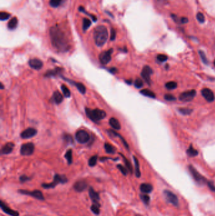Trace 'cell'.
I'll list each match as a JSON object with an SVG mask.
<instances>
[{"instance_id": "obj_1", "label": "cell", "mask_w": 215, "mask_h": 216, "mask_svg": "<svg viewBox=\"0 0 215 216\" xmlns=\"http://www.w3.org/2000/svg\"><path fill=\"white\" fill-rule=\"evenodd\" d=\"M49 35L52 46L57 51L66 52L70 49L69 39L58 25L52 27L49 30Z\"/></svg>"}, {"instance_id": "obj_2", "label": "cell", "mask_w": 215, "mask_h": 216, "mask_svg": "<svg viewBox=\"0 0 215 216\" xmlns=\"http://www.w3.org/2000/svg\"><path fill=\"white\" fill-rule=\"evenodd\" d=\"M109 37L107 29L103 25H99L94 29L93 31V39L95 44L98 47L103 46Z\"/></svg>"}, {"instance_id": "obj_3", "label": "cell", "mask_w": 215, "mask_h": 216, "mask_svg": "<svg viewBox=\"0 0 215 216\" xmlns=\"http://www.w3.org/2000/svg\"><path fill=\"white\" fill-rule=\"evenodd\" d=\"M85 112L87 116L93 122H98L106 116V113L99 109L91 110L87 107L85 108Z\"/></svg>"}, {"instance_id": "obj_4", "label": "cell", "mask_w": 215, "mask_h": 216, "mask_svg": "<svg viewBox=\"0 0 215 216\" xmlns=\"http://www.w3.org/2000/svg\"><path fill=\"white\" fill-rule=\"evenodd\" d=\"M68 181V179L64 176V175L56 174L54 178V180L52 183H43L42 186L45 189H50L55 188L59 183H65Z\"/></svg>"}, {"instance_id": "obj_5", "label": "cell", "mask_w": 215, "mask_h": 216, "mask_svg": "<svg viewBox=\"0 0 215 216\" xmlns=\"http://www.w3.org/2000/svg\"><path fill=\"white\" fill-rule=\"evenodd\" d=\"M189 170L194 180L199 185H204L205 183H208L206 179L202 176L193 166L191 165L189 166Z\"/></svg>"}, {"instance_id": "obj_6", "label": "cell", "mask_w": 215, "mask_h": 216, "mask_svg": "<svg viewBox=\"0 0 215 216\" xmlns=\"http://www.w3.org/2000/svg\"><path fill=\"white\" fill-rule=\"evenodd\" d=\"M75 138H76V140L79 143L83 144V143H86L89 141L90 135L87 131L83 130H80L76 131L75 135Z\"/></svg>"}, {"instance_id": "obj_7", "label": "cell", "mask_w": 215, "mask_h": 216, "mask_svg": "<svg viewBox=\"0 0 215 216\" xmlns=\"http://www.w3.org/2000/svg\"><path fill=\"white\" fill-rule=\"evenodd\" d=\"M196 95V91L195 90H190L183 92L180 94L179 99L183 102L191 101Z\"/></svg>"}, {"instance_id": "obj_8", "label": "cell", "mask_w": 215, "mask_h": 216, "mask_svg": "<svg viewBox=\"0 0 215 216\" xmlns=\"http://www.w3.org/2000/svg\"><path fill=\"white\" fill-rule=\"evenodd\" d=\"M153 71L152 69L149 66H144L141 73V75L144 80L149 85L151 84V75L153 74Z\"/></svg>"}, {"instance_id": "obj_9", "label": "cell", "mask_w": 215, "mask_h": 216, "mask_svg": "<svg viewBox=\"0 0 215 216\" xmlns=\"http://www.w3.org/2000/svg\"><path fill=\"white\" fill-rule=\"evenodd\" d=\"M164 195L166 200L169 203L176 207L179 206V199L176 194L170 190H165L164 191Z\"/></svg>"}, {"instance_id": "obj_10", "label": "cell", "mask_w": 215, "mask_h": 216, "mask_svg": "<svg viewBox=\"0 0 215 216\" xmlns=\"http://www.w3.org/2000/svg\"><path fill=\"white\" fill-rule=\"evenodd\" d=\"M113 52V49H110L107 51H103L99 55V61L102 64H108L112 58V54Z\"/></svg>"}, {"instance_id": "obj_11", "label": "cell", "mask_w": 215, "mask_h": 216, "mask_svg": "<svg viewBox=\"0 0 215 216\" xmlns=\"http://www.w3.org/2000/svg\"><path fill=\"white\" fill-rule=\"evenodd\" d=\"M35 150V146L32 143H26L22 145L20 148V154L22 156H30Z\"/></svg>"}, {"instance_id": "obj_12", "label": "cell", "mask_w": 215, "mask_h": 216, "mask_svg": "<svg viewBox=\"0 0 215 216\" xmlns=\"http://www.w3.org/2000/svg\"><path fill=\"white\" fill-rule=\"evenodd\" d=\"M18 192L20 193H22L23 195H29V196H31L37 200H44V197L43 195V193L40 191V190H34V191H28V190H18Z\"/></svg>"}, {"instance_id": "obj_13", "label": "cell", "mask_w": 215, "mask_h": 216, "mask_svg": "<svg viewBox=\"0 0 215 216\" xmlns=\"http://www.w3.org/2000/svg\"><path fill=\"white\" fill-rule=\"evenodd\" d=\"M201 94H202L203 97L209 102H212L215 99L213 92L208 88H204L202 89Z\"/></svg>"}, {"instance_id": "obj_14", "label": "cell", "mask_w": 215, "mask_h": 216, "mask_svg": "<svg viewBox=\"0 0 215 216\" xmlns=\"http://www.w3.org/2000/svg\"><path fill=\"white\" fill-rule=\"evenodd\" d=\"M37 131L35 128H28L27 129L25 130L21 133V137L23 139H30L35 135H36Z\"/></svg>"}, {"instance_id": "obj_15", "label": "cell", "mask_w": 215, "mask_h": 216, "mask_svg": "<svg viewBox=\"0 0 215 216\" xmlns=\"http://www.w3.org/2000/svg\"><path fill=\"white\" fill-rule=\"evenodd\" d=\"M29 64L32 69L34 70H40L43 68V63L41 60L35 58L32 59L29 61Z\"/></svg>"}, {"instance_id": "obj_16", "label": "cell", "mask_w": 215, "mask_h": 216, "mask_svg": "<svg viewBox=\"0 0 215 216\" xmlns=\"http://www.w3.org/2000/svg\"><path fill=\"white\" fill-rule=\"evenodd\" d=\"M87 187V183L85 181L80 180L75 183L73 186L74 190L78 192H82L84 191Z\"/></svg>"}, {"instance_id": "obj_17", "label": "cell", "mask_w": 215, "mask_h": 216, "mask_svg": "<svg viewBox=\"0 0 215 216\" xmlns=\"http://www.w3.org/2000/svg\"><path fill=\"white\" fill-rule=\"evenodd\" d=\"M0 204H1V208L5 213L11 216H19V213L17 211L9 208L5 204L3 203V201H1Z\"/></svg>"}, {"instance_id": "obj_18", "label": "cell", "mask_w": 215, "mask_h": 216, "mask_svg": "<svg viewBox=\"0 0 215 216\" xmlns=\"http://www.w3.org/2000/svg\"><path fill=\"white\" fill-rule=\"evenodd\" d=\"M88 193H89V196H90V198L93 201V203L99 204V200H100L99 194L97 192H95V190H94L93 188L92 187H90L89 188Z\"/></svg>"}, {"instance_id": "obj_19", "label": "cell", "mask_w": 215, "mask_h": 216, "mask_svg": "<svg viewBox=\"0 0 215 216\" xmlns=\"http://www.w3.org/2000/svg\"><path fill=\"white\" fill-rule=\"evenodd\" d=\"M15 145L13 142H8L3 146L2 148V154H10L14 148Z\"/></svg>"}, {"instance_id": "obj_20", "label": "cell", "mask_w": 215, "mask_h": 216, "mask_svg": "<svg viewBox=\"0 0 215 216\" xmlns=\"http://www.w3.org/2000/svg\"><path fill=\"white\" fill-rule=\"evenodd\" d=\"M140 189L142 193H149L152 192L153 188V186L150 183H143L140 185Z\"/></svg>"}, {"instance_id": "obj_21", "label": "cell", "mask_w": 215, "mask_h": 216, "mask_svg": "<svg viewBox=\"0 0 215 216\" xmlns=\"http://www.w3.org/2000/svg\"><path fill=\"white\" fill-rule=\"evenodd\" d=\"M52 99L56 104H59L63 101V96L59 91L57 90L54 92L52 96Z\"/></svg>"}, {"instance_id": "obj_22", "label": "cell", "mask_w": 215, "mask_h": 216, "mask_svg": "<svg viewBox=\"0 0 215 216\" xmlns=\"http://www.w3.org/2000/svg\"><path fill=\"white\" fill-rule=\"evenodd\" d=\"M62 70H63V69L61 68L56 67V68H55V69L47 71L45 74V77H53V76H56L58 74H59Z\"/></svg>"}, {"instance_id": "obj_23", "label": "cell", "mask_w": 215, "mask_h": 216, "mask_svg": "<svg viewBox=\"0 0 215 216\" xmlns=\"http://www.w3.org/2000/svg\"><path fill=\"white\" fill-rule=\"evenodd\" d=\"M18 19L17 17H13L8 23V28L9 30H14L18 26Z\"/></svg>"}, {"instance_id": "obj_24", "label": "cell", "mask_w": 215, "mask_h": 216, "mask_svg": "<svg viewBox=\"0 0 215 216\" xmlns=\"http://www.w3.org/2000/svg\"><path fill=\"white\" fill-rule=\"evenodd\" d=\"M109 125L114 130H120V127H121L119 121L115 118H111L109 119Z\"/></svg>"}, {"instance_id": "obj_25", "label": "cell", "mask_w": 215, "mask_h": 216, "mask_svg": "<svg viewBox=\"0 0 215 216\" xmlns=\"http://www.w3.org/2000/svg\"><path fill=\"white\" fill-rule=\"evenodd\" d=\"M140 93L142 94V95L144 96L148 97V98H150L155 99L156 98L155 93L153 92H152V90H149V89H143V90H141L140 91Z\"/></svg>"}, {"instance_id": "obj_26", "label": "cell", "mask_w": 215, "mask_h": 216, "mask_svg": "<svg viewBox=\"0 0 215 216\" xmlns=\"http://www.w3.org/2000/svg\"><path fill=\"white\" fill-rule=\"evenodd\" d=\"M134 159V167H135V174L137 178H140L141 177V172L140 169V163L138 159L135 157L133 156Z\"/></svg>"}, {"instance_id": "obj_27", "label": "cell", "mask_w": 215, "mask_h": 216, "mask_svg": "<svg viewBox=\"0 0 215 216\" xmlns=\"http://www.w3.org/2000/svg\"><path fill=\"white\" fill-rule=\"evenodd\" d=\"M108 132H109V134L112 135H114V136H116H116H117V137H119L120 138V139L122 140V142H123L124 145L125 146V147L127 148L128 149H129V145H128L127 142L124 139V138H123L121 135H119V134L118 133H117L116 131H114V130H108Z\"/></svg>"}, {"instance_id": "obj_28", "label": "cell", "mask_w": 215, "mask_h": 216, "mask_svg": "<svg viewBox=\"0 0 215 216\" xmlns=\"http://www.w3.org/2000/svg\"><path fill=\"white\" fill-rule=\"evenodd\" d=\"M199 152L198 151L195 149V148L193 147L192 145H191L189 147V148L187 150V154L188 155V156L193 157H196L198 155Z\"/></svg>"}, {"instance_id": "obj_29", "label": "cell", "mask_w": 215, "mask_h": 216, "mask_svg": "<svg viewBox=\"0 0 215 216\" xmlns=\"http://www.w3.org/2000/svg\"><path fill=\"white\" fill-rule=\"evenodd\" d=\"M104 148H105V150L107 153L113 154H114L116 152V150H115L114 147L112 145L109 144V143H105Z\"/></svg>"}, {"instance_id": "obj_30", "label": "cell", "mask_w": 215, "mask_h": 216, "mask_svg": "<svg viewBox=\"0 0 215 216\" xmlns=\"http://www.w3.org/2000/svg\"><path fill=\"white\" fill-rule=\"evenodd\" d=\"M78 10H79V11L80 12H82V13H85V15H87L89 16V17H90L91 19V20H92L93 22H97V18L95 16H94V15H93L90 14V13H88V12L86 11V10H85V8H84L83 6H79Z\"/></svg>"}, {"instance_id": "obj_31", "label": "cell", "mask_w": 215, "mask_h": 216, "mask_svg": "<svg viewBox=\"0 0 215 216\" xmlns=\"http://www.w3.org/2000/svg\"><path fill=\"white\" fill-rule=\"evenodd\" d=\"M73 84L76 87L80 93L84 94L86 92V87L83 84L80 82H73Z\"/></svg>"}, {"instance_id": "obj_32", "label": "cell", "mask_w": 215, "mask_h": 216, "mask_svg": "<svg viewBox=\"0 0 215 216\" xmlns=\"http://www.w3.org/2000/svg\"><path fill=\"white\" fill-rule=\"evenodd\" d=\"M65 158L66 159L67 161H68V164H71L73 162V151L71 149L68 150L66 152L65 154Z\"/></svg>"}, {"instance_id": "obj_33", "label": "cell", "mask_w": 215, "mask_h": 216, "mask_svg": "<svg viewBox=\"0 0 215 216\" xmlns=\"http://www.w3.org/2000/svg\"><path fill=\"white\" fill-rule=\"evenodd\" d=\"M91 22L90 21V20L88 19H83V26H82L83 32L87 31L89 29V27L91 26Z\"/></svg>"}, {"instance_id": "obj_34", "label": "cell", "mask_w": 215, "mask_h": 216, "mask_svg": "<svg viewBox=\"0 0 215 216\" xmlns=\"http://www.w3.org/2000/svg\"><path fill=\"white\" fill-rule=\"evenodd\" d=\"M61 90H62V92L64 94V96L66 98H69L71 96V92H70V89L68 88V87L66 86L65 85H61Z\"/></svg>"}, {"instance_id": "obj_35", "label": "cell", "mask_w": 215, "mask_h": 216, "mask_svg": "<svg viewBox=\"0 0 215 216\" xmlns=\"http://www.w3.org/2000/svg\"><path fill=\"white\" fill-rule=\"evenodd\" d=\"M193 111V110L192 109H190V108H187V107H181L180 109H179V111L180 112V113L185 116L191 114Z\"/></svg>"}, {"instance_id": "obj_36", "label": "cell", "mask_w": 215, "mask_h": 216, "mask_svg": "<svg viewBox=\"0 0 215 216\" xmlns=\"http://www.w3.org/2000/svg\"><path fill=\"white\" fill-rule=\"evenodd\" d=\"M120 156H121L122 157H123V160H124V164H125V165H126V168L128 169V171L131 172V173H132V165H131V163H130V162L128 160V159H126L125 157H124V156H123L122 154H120Z\"/></svg>"}, {"instance_id": "obj_37", "label": "cell", "mask_w": 215, "mask_h": 216, "mask_svg": "<svg viewBox=\"0 0 215 216\" xmlns=\"http://www.w3.org/2000/svg\"><path fill=\"white\" fill-rule=\"evenodd\" d=\"M165 86L168 90H173L177 88V84L176 82H173V81H170V82L166 83Z\"/></svg>"}, {"instance_id": "obj_38", "label": "cell", "mask_w": 215, "mask_h": 216, "mask_svg": "<svg viewBox=\"0 0 215 216\" xmlns=\"http://www.w3.org/2000/svg\"><path fill=\"white\" fill-rule=\"evenodd\" d=\"M63 2V0H50L49 5L52 8H58Z\"/></svg>"}, {"instance_id": "obj_39", "label": "cell", "mask_w": 215, "mask_h": 216, "mask_svg": "<svg viewBox=\"0 0 215 216\" xmlns=\"http://www.w3.org/2000/svg\"><path fill=\"white\" fill-rule=\"evenodd\" d=\"M91 210L96 215H99L100 214V204L93 203V205L90 207Z\"/></svg>"}, {"instance_id": "obj_40", "label": "cell", "mask_w": 215, "mask_h": 216, "mask_svg": "<svg viewBox=\"0 0 215 216\" xmlns=\"http://www.w3.org/2000/svg\"><path fill=\"white\" fill-rule=\"evenodd\" d=\"M98 159V156H93L91 157L88 160V165L90 167H93L97 164V162Z\"/></svg>"}, {"instance_id": "obj_41", "label": "cell", "mask_w": 215, "mask_h": 216, "mask_svg": "<svg viewBox=\"0 0 215 216\" xmlns=\"http://www.w3.org/2000/svg\"><path fill=\"white\" fill-rule=\"evenodd\" d=\"M11 17V14H10L9 13L5 12V11H2L0 13V20L2 21L6 20L9 19Z\"/></svg>"}, {"instance_id": "obj_42", "label": "cell", "mask_w": 215, "mask_h": 216, "mask_svg": "<svg viewBox=\"0 0 215 216\" xmlns=\"http://www.w3.org/2000/svg\"><path fill=\"white\" fill-rule=\"evenodd\" d=\"M199 56H200V57H201V60L203 61V63L205 64H208V59H207V57H206V55H205V52L203 51H201V50H200V51H199Z\"/></svg>"}, {"instance_id": "obj_43", "label": "cell", "mask_w": 215, "mask_h": 216, "mask_svg": "<svg viewBox=\"0 0 215 216\" xmlns=\"http://www.w3.org/2000/svg\"><path fill=\"white\" fill-rule=\"evenodd\" d=\"M140 198L144 204H146V205L149 204L150 198L148 195H147L146 194H141V195H140Z\"/></svg>"}, {"instance_id": "obj_44", "label": "cell", "mask_w": 215, "mask_h": 216, "mask_svg": "<svg viewBox=\"0 0 215 216\" xmlns=\"http://www.w3.org/2000/svg\"><path fill=\"white\" fill-rule=\"evenodd\" d=\"M134 86L137 89H140L143 87V82L141 78H136L134 82Z\"/></svg>"}, {"instance_id": "obj_45", "label": "cell", "mask_w": 215, "mask_h": 216, "mask_svg": "<svg viewBox=\"0 0 215 216\" xmlns=\"http://www.w3.org/2000/svg\"><path fill=\"white\" fill-rule=\"evenodd\" d=\"M117 168L119 169V170L120 172H121V173H122L123 175H124V176H126V175L128 174L129 171H128V169L124 167V166H122L121 164H118V165L117 166Z\"/></svg>"}, {"instance_id": "obj_46", "label": "cell", "mask_w": 215, "mask_h": 216, "mask_svg": "<svg viewBox=\"0 0 215 216\" xmlns=\"http://www.w3.org/2000/svg\"><path fill=\"white\" fill-rule=\"evenodd\" d=\"M196 18L199 23H203L205 21V17L202 13H200V12L197 13V14L196 15Z\"/></svg>"}, {"instance_id": "obj_47", "label": "cell", "mask_w": 215, "mask_h": 216, "mask_svg": "<svg viewBox=\"0 0 215 216\" xmlns=\"http://www.w3.org/2000/svg\"><path fill=\"white\" fill-rule=\"evenodd\" d=\"M164 99L168 101H173L176 100V97L173 96V95H172V94H170V93L165 94V95L164 96Z\"/></svg>"}, {"instance_id": "obj_48", "label": "cell", "mask_w": 215, "mask_h": 216, "mask_svg": "<svg viewBox=\"0 0 215 216\" xmlns=\"http://www.w3.org/2000/svg\"><path fill=\"white\" fill-rule=\"evenodd\" d=\"M157 60L160 62H165L168 60V57L165 55H158L157 56Z\"/></svg>"}, {"instance_id": "obj_49", "label": "cell", "mask_w": 215, "mask_h": 216, "mask_svg": "<svg viewBox=\"0 0 215 216\" xmlns=\"http://www.w3.org/2000/svg\"><path fill=\"white\" fill-rule=\"evenodd\" d=\"M116 37V31L114 28L111 29V40H114Z\"/></svg>"}, {"instance_id": "obj_50", "label": "cell", "mask_w": 215, "mask_h": 216, "mask_svg": "<svg viewBox=\"0 0 215 216\" xmlns=\"http://www.w3.org/2000/svg\"><path fill=\"white\" fill-rule=\"evenodd\" d=\"M30 180V178L29 177H28L27 176H26V175H22V176H21L20 177V181L22 183L26 182V181H29Z\"/></svg>"}, {"instance_id": "obj_51", "label": "cell", "mask_w": 215, "mask_h": 216, "mask_svg": "<svg viewBox=\"0 0 215 216\" xmlns=\"http://www.w3.org/2000/svg\"><path fill=\"white\" fill-rule=\"evenodd\" d=\"M64 140H65L67 141V142H73L72 137L70 136V135H68V134H65V135H64Z\"/></svg>"}, {"instance_id": "obj_52", "label": "cell", "mask_w": 215, "mask_h": 216, "mask_svg": "<svg viewBox=\"0 0 215 216\" xmlns=\"http://www.w3.org/2000/svg\"><path fill=\"white\" fill-rule=\"evenodd\" d=\"M207 184H208V186L209 188L210 189V190H211V191L215 192V186H214V185L212 182H211V181H208Z\"/></svg>"}, {"instance_id": "obj_53", "label": "cell", "mask_w": 215, "mask_h": 216, "mask_svg": "<svg viewBox=\"0 0 215 216\" xmlns=\"http://www.w3.org/2000/svg\"><path fill=\"white\" fill-rule=\"evenodd\" d=\"M109 71H110V72H111L112 73H116L117 72V69H115V68H112L111 70H109Z\"/></svg>"}, {"instance_id": "obj_54", "label": "cell", "mask_w": 215, "mask_h": 216, "mask_svg": "<svg viewBox=\"0 0 215 216\" xmlns=\"http://www.w3.org/2000/svg\"><path fill=\"white\" fill-rule=\"evenodd\" d=\"M126 82L128 84H132V80H126Z\"/></svg>"}, {"instance_id": "obj_55", "label": "cell", "mask_w": 215, "mask_h": 216, "mask_svg": "<svg viewBox=\"0 0 215 216\" xmlns=\"http://www.w3.org/2000/svg\"><path fill=\"white\" fill-rule=\"evenodd\" d=\"M1 88H2V89H4V87H3V84L2 83H1Z\"/></svg>"}, {"instance_id": "obj_56", "label": "cell", "mask_w": 215, "mask_h": 216, "mask_svg": "<svg viewBox=\"0 0 215 216\" xmlns=\"http://www.w3.org/2000/svg\"><path fill=\"white\" fill-rule=\"evenodd\" d=\"M214 66H215V60H214Z\"/></svg>"}]
</instances>
